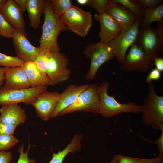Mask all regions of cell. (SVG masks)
<instances>
[{
  "instance_id": "6da1fadb",
  "label": "cell",
  "mask_w": 163,
  "mask_h": 163,
  "mask_svg": "<svg viewBox=\"0 0 163 163\" xmlns=\"http://www.w3.org/2000/svg\"><path fill=\"white\" fill-rule=\"evenodd\" d=\"M109 87V83L107 81H104L98 86L99 114L106 118H108L122 113L142 112V105L131 101L126 104L121 103L117 101L114 95H109L107 92Z\"/></svg>"
},
{
  "instance_id": "7a4b0ae2",
  "label": "cell",
  "mask_w": 163,
  "mask_h": 163,
  "mask_svg": "<svg viewBox=\"0 0 163 163\" xmlns=\"http://www.w3.org/2000/svg\"><path fill=\"white\" fill-rule=\"evenodd\" d=\"M44 14L42 34L39 40V47L49 48L51 51L61 50L57 42L58 35L61 32L69 30L60 18L54 14L49 0H46Z\"/></svg>"
},
{
  "instance_id": "3957f363",
  "label": "cell",
  "mask_w": 163,
  "mask_h": 163,
  "mask_svg": "<svg viewBox=\"0 0 163 163\" xmlns=\"http://www.w3.org/2000/svg\"><path fill=\"white\" fill-rule=\"evenodd\" d=\"M148 91L142 105L143 124L161 131L163 127V96L158 95L154 83L147 84Z\"/></svg>"
},
{
  "instance_id": "277c9868",
  "label": "cell",
  "mask_w": 163,
  "mask_h": 163,
  "mask_svg": "<svg viewBox=\"0 0 163 163\" xmlns=\"http://www.w3.org/2000/svg\"><path fill=\"white\" fill-rule=\"evenodd\" d=\"M135 43L151 59L161 56L163 45V23H158L156 28L150 25L141 28Z\"/></svg>"
},
{
  "instance_id": "5b68a950",
  "label": "cell",
  "mask_w": 163,
  "mask_h": 163,
  "mask_svg": "<svg viewBox=\"0 0 163 163\" xmlns=\"http://www.w3.org/2000/svg\"><path fill=\"white\" fill-rule=\"evenodd\" d=\"M84 55L91 60L89 70L85 77L89 81L95 79L97 72L104 63L115 57L113 53L108 44L101 41L90 44L85 49Z\"/></svg>"
},
{
  "instance_id": "8992f818",
  "label": "cell",
  "mask_w": 163,
  "mask_h": 163,
  "mask_svg": "<svg viewBox=\"0 0 163 163\" xmlns=\"http://www.w3.org/2000/svg\"><path fill=\"white\" fill-rule=\"evenodd\" d=\"M60 18L69 30L82 37L87 35L93 24L90 12L73 5Z\"/></svg>"
},
{
  "instance_id": "52a82bcc",
  "label": "cell",
  "mask_w": 163,
  "mask_h": 163,
  "mask_svg": "<svg viewBox=\"0 0 163 163\" xmlns=\"http://www.w3.org/2000/svg\"><path fill=\"white\" fill-rule=\"evenodd\" d=\"M98 87L96 83L90 85L88 88L81 93L74 102L60 112L58 116L78 111L99 114Z\"/></svg>"
},
{
  "instance_id": "ba28073f",
  "label": "cell",
  "mask_w": 163,
  "mask_h": 163,
  "mask_svg": "<svg viewBox=\"0 0 163 163\" xmlns=\"http://www.w3.org/2000/svg\"><path fill=\"white\" fill-rule=\"evenodd\" d=\"M69 60L61 50L51 51L46 74L50 85H54L69 79L72 71L67 68Z\"/></svg>"
},
{
  "instance_id": "9c48e42d",
  "label": "cell",
  "mask_w": 163,
  "mask_h": 163,
  "mask_svg": "<svg viewBox=\"0 0 163 163\" xmlns=\"http://www.w3.org/2000/svg\"><path fill=\"white\" fill-rule=\"evenodd\" d=\"M47 86L30 87L24 89H11L3 86L0 88V105L23 103L29 105L34 102L41 92L47 90Z\"/></svg>"
},
{
  "instance_id": "30bf717a",
  "label": "cell",
  "mask_w": 163,
  "mask_h": 163,
  "mask_svg": "<svg viewBox=\"0 0 163 163\" xmlns=\"http://www.w3.org/2000/svg\"><path fill=\"white\" fill-rule=\"evenodd\" d=\"M140 21L136 19L127 30L121 32L108 44L118 62L124 61L128 48L135 44L139 32V27Z\"/></svg>"
},
{
  "instance_id": "8fae6325",
  "label": "cell",
  "mask_w": 163,
  "mask_h": 163,
  "mask_svg": "<svg viewBox=\"0 0 163 163\" xmlns=\"http://www.w3.org/2000/svg\"><path fill=\"white\" fill-rule=\"evenodd\" d=\"M154 65L153 60L135 43L130 47L120 68L125 72L135 71L142 73L149 71Z\"/></svg>"
},
{
  "instance_id": "7c38bea8",
  "label": "cell",
  "mask_w": 163,
  "mask_h": 163,
  "mask_svg": "<svg viewBox=\"0 0 163 163\" xmlns=\"http://www.w3.org/2000/svg\"><path fill=\"white\" fill-rule=\"evenodd\" d=\"M58 91L47 90L40 93L31 105L35 108L37 116L45 121L50 118L60 97Z\"/></svg>"
},
{
  "instance_id": "4fadbf2b",
  "label": "cell",
  "mask_w": 163,
  "mask_h": 163,
  "mask_svg": "<svg viewBox=\"0 0 163 163\" xmlns=\"http://www.w3.org/2000/svg\"><path fill=\"white\" fill-rule=\"evenodd\" d=\"M12 38L17 56L25 62H34L40 47L34 46L31 44L25 30H15Z\"/></svg>"
},
{
  "instance_id": "5bb4252c",
  "label": "cell",
  "mask_w": 163,
  "mask_h": 163,
  "mask_svg": "<svg viewBox=\"0 0 163 163\" xmlns=\"http://www.w3.org/2000/svg\"><path fill=\"white\" fill-rule=\"evenodd\" d=\"M94 18L100 25L99 36L100 41L108 44L121 32L117 22L106 12L102 14H95Z\"/></svg>"
},
{
  "instance_id": "9a60e30c",
  "label": "cell",
  "mask_w": 163,
  "mask_h": 163,
  "mask_svg": "<svg viewBox=\"0 0 163 163\" xmlns=\"http://www.w3.org/2000/svg\"><path fill=\"white\" fill-rule=\"evenodd\" d=\"M119 26L121 32L128 29L137 18L135 15L125 7L110 0L106 10Z\"/></svg>"
},
{
  "instance_id": "2e32d148",
  "label": "cell",
  "mask_w": 163,
  "mask_h": 163,
  "mask_svg": "<svg viewBox=\"0 0 163 163\" xmlns=\"http://www.w3.org/2000/svg\"><path fill=\"white\" fill-rule=\"evenodd\" d=\"M90 85L88 84L81 85L72 84L67 86L60 94L59 100L50 118L58 117L60 112L74 102L81 93Z\"/></svg>"
},
{
  "instance_id": "e0dca14e",
  "label": "cell",
  "mask_w": 163,
  "mask_h": 163,
  "mask_svg": "<svg viewBox=\"0 0 163 163\" xmlns=\"http://www.w3.org/2000/svg\"><path fill=\"white\" fill-rule=\"evenodd\" d=\"M0 13L15 30H25L23 12L14 0H8L0 9Z\"/></svg>"
},
{
  "instance_id": "ac0fdd59",
  "label": "cell",
  "mask_w": 163,
  "mask_h": 163,
  "mask_svg": "<svg viewBox=\"0 0 163 163\" xmlns=\"http://www.w3.org/2000/svg\"><path fill=\"white\" fill-rule=\"evenodd\" d=\"M5 88L24 89L30 87L28 79L21 66L7 68L5 74Z\"/></svg>"
},
{
  "instance_id": "d6986e66",
  "label": "cell",
  "mask_w": 163,
  "mask_h": 163,
  "mask_svg": "<svg viewBox=\"0 0 163 163\" xmlns=\"http://www.w3.org/2000/svg\"><path fill=\"white\" fill-rule=\"evenodd\" d=\"M0 122L18 126L27 118L25 110L18 104L2 106L0 109Z\"/></svg>"
},
{
  "instance_id": "ffe728a7",
  "label": "cell",
  "mask_w": 163,
  "mask_h": 163,
  "mask_svg": "<svg viewBox=\"0 0 163 163\" xmlns=\"http://www.w3.org/2000/svg\"><path fill=\"white\" fill-rule=\"evenodd\" d=\"M22 67L30 87L50 85L47 75L42 73L38 69L34 62H25Z\"/></svg>"
},
{
  "instance_id": "44dd1931",
  "label": "cell",
  "mask_w": 163,
  "mask_h": 163,
  "mask_svg": "<svg viewBox=\"0 0 163 163\" xmlns=\"http://www.w3.org/2000/svg\"><path fill=\"white\" fill-rule=\"evenodd\" d=\"M46 0H27L26 10L28 14L30 24L36 29L41 23L42 15L44 14Z\"/></svg>"
},
{
  "instance_id": "7402d4cb",
  "label": "cell",
  "mask_w": 163,
  "mask_h": 163,
  "mask_svg": "<svg viewBox=\"0 0 163 163\" xmlns=\"http://www.w3.org/2000/svg\"><path fill=\"white\" fill-rule=\"evenodd\" d=\"M82 138V134L75 135L70 142L64 149L53 154L52 159L48 163H63L64 159L69 153L74 152L81 149Z\"/></svg>"
},
{
  "instance_id": "603a6c76",
  "label": "cell",
  "mask_w": 163,
  "mask_h": 163,
  "mask_svg": "<svg viewBox=\"0 0 163 163\" xmlns=\"http://www.w3.org/2000/svg\"><path fill=\"white\" fill-rule=\"evenodd\" d=\"M141 10L143 16L142 19L139 24L141 28L147 27L154 22L163 23V3L153 8L142 7Z\"/></svg>"
},
{
  "instance_id": "cb8c5ba5",
  "label": "cell",
  "mask_w": 163,
  "mask_h": 163,
  "mask_svg": "<svg viewBox=\"0 0 163 163\" xmlns=\"http://www.w3.org/2000/svg\"><path fill=\"white\" fill-rule=\"evenodd\" d=\"M110 163H163V157H158L150 159L127 157L117 155Z\"/></svg>"
},
{
  "instance_id": "d4e9b609",
  "label": "cell",
  "mask_w": 163,
  "mask_h": 163,
  "mask_svg": "<svg viewBox=\"0 0 163 163\" xmlns=\"http://www.w3.org/2000/svg\"><path fill=\"white\" fill-rule=\"evenodd\" d=\"M51 51L49 48L40 47L39 52L34 62L38 69L46 75L47 66Z\"/></svg>"
},
{
  "instance_id": "484cf974",
  "label": "cell",
  "mask_w": 163,
  "mask_h": 163,
  "mask_svg": "<svg viewBox=\"0 0 163 163\" xmlns=\"http://www.w3.org/2000/svg\"><path fill=\"white\" fill-rule=\"evenodd\" d=\"M49 1L53 12L56 15L60 18L73 5L70 0Z\"/></svg>"
},
{
  "instance_id": "4316f807",
  "label": "cell",
  "mask_w": 163,
  "mask_h": 163,
  "mask_svg": "<svg viewBox=\"0 0 163 163\" xmlns=\"http://www.w3.org/2000/svg\"><path fill=\"white\" fill-rule=\"evenodd\" d=\"M112 2L121 5L129 10L136 16L137 19L140 22L142 21L143 16L142 13L140 6L136 0H112Z\"/></svg>"
},
{
  "instance_id": "83f0119b",
  "label": "cell",
  "mask_w": 163,
  "mask_h": 163,
  "mask_svg": "<svg viewBox=\"0 0 163 163\" xmlns=\"http://www.w3.org/2000/svg\"><path fill=\"white\" fill-rule=\"evenodd\" d=\"M25 62L17 56H11L0 53V66L6 68L22 67Z\"/></svg>"
},
{
  "instance_id": "f1b7e54d",
  "label": "cell",
  "mask_w": 163,
  "mask_h": 163,
  "mask_svg": "<svg viewBox=\"0 0 163 163\" xmlns=\"http://www.w3.org/2000/svg\"><path fill=\"white\" fill-rule=\"evenodd\" d=\"M19 142V140L14 135H0V151L9 149Z\"/></svg>"
},
{
  "instance_id": "f546056e",
  "label": "cell",
  "mask_w": 163,
  "mask_h": 163,
  "mask_svg": "<svg viewBox=\"0 0 163 163\" xmlns=\"http://www.w3.org/2000/svg\"><path fill=\"white\" fill-rule=\"evenodd\" d=\"M15 30L0 13V36L12 38Z\"/></svg>"
},
{
  "instance_id": "4dcf8cb0",
  "label": "cell",
  "mask_w": 163,
  "mask_h": 163,
  "mask_svg": "<svg viewBox=\"0 0 163 163\" xmlns=\"http://www.w3.org/2000/svg\"><path fill=\"white\" fill-rule=\"evenodd\" d=\"M110 0H88L87 5L95 9L100 14L106 12L107 7Z\"/></svg>"
},
{
  "instance_id": "1f68e13d",
  "label": "cell",
  "mask_w": 163,
  "mask_h": 163,
  "mask_svg": "<svg viewBox=\"0 0 163 163\" xmlns=\"http://www.w3.org/2000/svg\"><path fill=\"white\" fill-rule=\"evenodd\" d=\"M30 147L29 145L28 150L26 152H24L23 144H22L19 147L18 149L19 156L17 163H36L34 159L29 158L28 157V151Z\"/></svg>"
},
{
  "instance_id": "d6a6232c",
  "label": "cell",
  "mask_w": 163,
  "mask_h": 163,
  "mask_svg": "<svg viewBox=\"0 0 163 163\" xmlns=\"http://www.w3.org/2000/svg\"><path fill=\"white\" fill-rule=\"evenodd\" d=\"M138 4L142 7L148 8H153L162 3L161 0H137Z\"/></svg>"
},
{
  "instance_id": "836d02e7",
  "label": "cell",
  "mask_w": 163,
  "mask_h": 163,
  "mask_svg": "<svg viewBox=\"0 0 163 163\" xmlns=\"http://www.w3.org/2000/svg\"><path fill=\"white\" fill-rule=\"evenodd\" d=\"M17 126L0 122V135L7 134L14 135Z\"/></svg>"
},
{
  "instance_id": "e575fe53",
  "label": "cell",
  "mask_w": 163,
  "mask_h": 163,
  "mask_svg": "<svg viewBox=\"0 0 163 163\" xmlns=\"http://www.w3.org/2000/svg\"><path fill=\"white\" fill-rule=\"evenodd\" d=\"M161 76V72L156 68L151 70L147 75L145 81L147 84L152 83L154 81L159 80Z\"/></svg>"
},
{
  "instance_id": "d590c367",
  "label": "cell",
  "mask_w": 163,
  "mask_h": 163,
  "mask_svg": "<svg viewBox=\"0 0 163 163\" xmlns=\"http://www.w3.org/2000/svg\"><path fill=\"white\" fill-rule=\"evenodd\" d=\"M161 131V136L157 140L154 141H150L143 137H142L149 142L156 144L158 146L159 150V154L158 156L163 157V127L162 128Z\"/></svg>"
},
{
  "instance_id": "8d00e7d4",
  "label": "cell",
  "mask_w": 163,
  "mask_h": 163,
  "mask_svg": "<svg viewBox=\"0 0 163 163\" xmlns=\"http://www.w3.org/2000/svg\"><path fill=\"white\" fill-rule=\"evenodd\" d=\"M12 156L11 152L0 151V163H10Z\"/></svg>"
},
{
  "instance_id": "74e56055",
  "label": "cell",
  "mask_w": 163,
  "mask_h": 163,
  "mask_svg": "<svg viewBox=\"0 0 163 163\" xmlns=\"http://www.w3.org/2000/svg\"><path fill=\"white\" fill-rule=\"evenodd\" d=\"M154 64L156 68L161 72H163V58L161 56L156 57L153 59Z\"/></svg>"
},
{
  "instance_id": "f35d334b",
  "label": "cell",
  "mask_w": 163,
  "mask_h": 163,
  "mask_svg": "<svg viewBox=\"0 0 163 163\" xmlns=\"http://www.w3.org/2000/svg\"><path fill=\"white\" fill-rule=\"evenodd\" d=\"M14 1L23 12L26 10L27 0H14Z\"/></svg>"
},
{
  "instance_id": "ab89813d",
  "label": "cell",
  "mask_w": 163,
  "mask_h": 163,
  "mask_svg": "<svg viewBox=\"0 0 163 163\" xmlns=\"http://www.w3.org/2000/svg\"><path fill=\"white\" fill-rule=\"evenodd\" d=\"M7 69L5 67H0V88L3 85L4 81L5 74Z\"/></svg>"
},
{
  "instance_id": "60d3db41",
  "label": "cell",
  "mask_w": 163,
  "mask_h": 163,
  "mask_svg": "<svg viewBox=\"0 0 163 163\" xmlns=\"http://www.w3.org/2000/svg\"><path fill=\"white\" fill-rule=\"evenodd\" d=\"M88 0H77V2L79 5H87Z\"/></svg>"
},
{
  "instance_id": "b9f144b4",
  "label": "cell",
  "mask_w": 163,
  "mask_h": 163,
  "mask_svg": "<svg viewBox=\"0 0 163 163\" xmlns=\"http://www.w3.org/2000/svg\"><path fill=\"white\" fill-rule=\"evenodd\" d=\"M6 1V0H0V9L5 4Z\"/></svg>"
},
{
  "instance_id": "7bdbcfd3",
  "label": "cell",
  "mask_w": 163,
  "mask_h": 163,
  "mask_svg": "<svg viewBox=\"0 0 163 163\" xmlns=\"http://www.w3.org/2000/svg\"></svg>"
}]
</instances>
